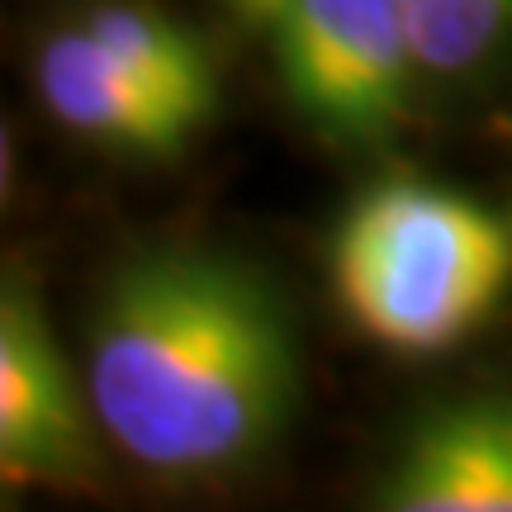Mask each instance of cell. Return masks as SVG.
<instances>
[{
	"label": "cell",
	"instance_id": "ba28073f",
	"mask_svg": "<svg viewBox=\"0 0 512 512\" xmlns=\"http://www.w3.org/2000/svg\"><path fill=\"white\" fill-rule=\"evenodd\" d=\"M422 72L456 76L479 67L512 34V0H403Z\"/></svg>",
	"mask_w": 512,
	"mask_h": 512
},
{
	"label": "cell",
	"instance_id": "277c9868",
	"mask_svg": "<svg viewBox=\"0 0 512 512\" xmlns=\"http://www.w3.org/2000/svg\"><path fill=\"white\" fill-rule=\"evenodd\" d=\"M0 475L10 489H72L95 475L86 403L19 275H5L0 294Z\"/></svg>",
	"mask_w": 512,
	"mask_h": 512
},
{
	"label": "cell",
	"instance_id": "3957f363",
	"mask_svg": "<svg viewBox=\"0 0 512 512\" xmlns=\"http://www.w3.org/2000/svg\"><path fill=\"white\" fill-rule=\"evenodd\" d=\"M271 24L285 95L328 138L370 143L403 119L422 72L403 0H285Z\"/></svg>",
	"mask_w": 512,
	"mask_h": 512
},
{
	"label": "cell",
	"instance_id": "52a82bcc",
	"mask_svg": "<svg viewBox=\"0 0 512 512\" xmlns=\"http://www.w3.org/2000/svg\"><path fill=\"white\" fill-rule=\"evenodd\" d=\"M81 24L105 48H114L124 57L128 67H138L162 95H171L185 114H195L200 124H209V114L219 105V76H214V62L204 53V43L185 24L166 19L152 5H138V0L91 5L81 15Z\"/></svg>",
	"mask_w": 512,
	"mask_h": 512
},
{
	"label": "cell",
	"instance_id": "8992f818",
	"mask_svg": "<svg viewBox=\"0 0 512 512\" xmlns=\"http://www.w3.org/2000/svg\"><path fill=\"white\" fill-rule=\"evenodd\" d=\"M375 503L389 512H512V394L422 413L403 432Z\"/></svg>",
	"mask_w": 512,
	"mask_h": 512
},
{
	"label": "cell",
	"instance_id": "9c48e42d",
	"mask_svg": "<svg viewBox=\"0 0 512 512\" xmlns=\"http://www.w3.org/2000/svg\"><path fill=\"white\" fill-rule=\"evenodd\" d=\"M228 5H233V10H238V15L266 19V24H271V19L280 15V10H285V0H228Z\"/></svg>",
	"mask_w": 512,
	"mask_h": 512
},
{
	"label": "cell",
	"instance_id": "7a4b0ae2",
	"mask_svg": "<svg viewBox=\"0 0 512 512\" xmlns=\"http://www.w3.org/2000/svg\"><path fill=\"white\" fill-rule=\"evenodd\" d=\"M328 261L337 304L366 342L437 356L498 309L512 280V233L460 190L394 176L342 214Z\"/></svg>",
	"mask_w": 512,
	"mask_h": 512
},
{
	"label": "cell",
	"instance_id": "5b68a950",
	"mask_svg": "<svg viewBox=\"0 0 512 512\" xmlns=\"http://www.w3.org/2000/svg\"><path fill=\"white\" fill-rule=\"evenodd\" d=\"M34 86L43 110L67 133L110 152L176 157L204 128L138 67H128L114 48H105L81 19L53 29L38 43Z\"/></svg>",
	"mask_w": 512,
	"mask_h": 512
},
{
	"label": "cell",
	"instance_id": "6da1fadb",
	"mask_svg": "<svg viewBox=\"0 0 512 512\" xmlns=\"http://www.w3.org/2000/svg\"><path fill=\"white\" fill-rule=\"evenodd\" d=\"M86 399L105 437L157 475H219L261 456L299 399L280 294L238 256L152 247L105 280Z\"/></svg>",
	"mask_w": 512,
	"mask_h": 512
}]
</instances>
